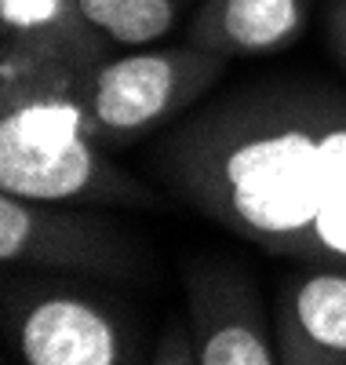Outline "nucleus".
<instances>
[{"mask_svg":"<svg viewBox=\"0 0 346 365\" xmlns=\"http://www.w3.org/2000/svg\"><path fill=\"white\" fill-rule=\"evenodd\" d=\"M325 44L346 73V0H332L325 11Z\"/></svg>","mask_w":346,"mask_h":365,"instance_id":"nucleus-12","label":"nucleus"},{"mask_svg":"<svg viewBox=\"0 0 346 365\" xmlns=\"http://www.w3.org/2000/svg\"><path fill=\"white\" fill-rule=\"evenodd\" d=\"M80 8L113 48L128 51L161 44L197 0H80Z\"/></svg>","mask_w":346,"mask_h":365,"instance_id":"nucleus-10","label":"nucleus"},{"mask_svg":"<svg viewBox=\"0 0 346 365\" xmlns=\"http://www.w3.org/2000/svg\"><path fill=\"white\" fill-rule=\"evenodd\" d=\"M226 63L230 58L186 41L110 55L84 81L91 128L110 150L164 132L219 88Z\"/></svg>","mask_w":346,"mask_h":365,"instance_id":"nucleus-3","label":"nucleus"},{"mask_svg":"<svg viewBox=\"0 0 346 365\" xmlns=\"http://www.w3.org/2000/svg\"><path fill=\"white\" fill-rule=\"evenodd\" d=\"M270 307L281 365H346V267L295 263Z\"/></svg>","mask_w":346,"mask_h":365,"instance_id":"nucleus-7","label":"nucleus"},{"mask_svg":"<svg viewBox=\"0 0 346 365\" xmlns=\"http://www.w3.org/2000/svg\"><path fill=\"white\" fill-rule=\"evenodd\" d=\"M0 29L4 37L58 51L88 70L113 55V44L91 26L80 0H0Z\"/></svg>","mask_w":346,"mask_h":365,"instance_id":"nucleus-9","label":"nucleus"},{"mask_svg":"<svg viewBox=\"0 0 346 365\" xmlns=\"http://www.w3.org/2000/svg\"><path fill=\"white\" fill-rule=\"evenodd\" d=\"M150 361L157 365H201V347H197V332L190 314H168L161 336L150 347Z\"/></svg>","mask_w":346,"mask_h":365,"instance_id":"nucleus-11","label":"nucleus"},{"mask_svg":"<svg viewBox=\"0 0 346 365\" xmlns=\"http://www.w3.org/2000/svg\"><path fill=\"white\" fill-rule=\"evenodd\" d=\"M186 314L194 322L201 365H277L273 307L234 263L197 259L182 270Z\"/></svg>","mask_w":346,"mask_h":365,"instance_id":"nucleus-6","label":"nucleus"},{"mask_svg":"<svg viewBox=\"0 0 346 365\" xmlns=\"http://www.w3.org/2000/svg\"><path fill=\"white\" fill-rule=\"evenodd\" d=\"M310 26V0H201L182 41L223 58H256L292 48Z\"/></svg>","mask_w":346,"mask_h":365,"instance_id":"nucleus-8","label":"nucleus"},{"mask_svg":"<svg viewBox=\"0 0 346 365\" xmlns=\"http://www.w3.org/2000/svg\"><path fill=\"white\" fill-rule=\"evenodd\" d=\"M150 165L201 220L288 263L346 267V91L263 77L161 132Z\"/></svg>","mask_w":346,"mask_h":365,"instance_id":"nucleus-1","label":"nucleus"},{"mask_svg":"<svg viewBox=\"0 0 346 365\" xmlns=\"http://www.w3.org/2000/svg\"><path fill=\"white\" fill-rule=\"evenodd\" d=\"M0 259L8 270H51L128 282L142 274V245L91 205L33 201L0 190Z\"/></svg>","mask_w":346,"mask_h":365,"instance_id":"nucleus-5","label":"nucleus"},{"mask_svg":"<svg viewBox=\"0 0 346 365\" xmlns=\"http://www.w3.org/2000/svg\"><path fill=\"white\" fill-rule=\"evenodd\" d=\"M4 344L22 365L146 361L135 325L113 303L51 282H8Z\"/></svg>","mask_w":346,"mask_h":365,"instance_id":"nucleus-4","label":"nucleus"},{"mask_svg":"<svg viewBox=\"0 0 346 365\" xmlns=\"http://www.w3.org/2000/svg\"><path fill=\"white\" fill-rule=\"evenodd\" d=\"M88 66L19 37L0 41V190L33 201L157 208L161 194L124 172L91 128Z\"/></svg>","mask_w":346,"mask_h":365,"instance_id":"nucleus-2","label":"nucleus"}]
</instances>
